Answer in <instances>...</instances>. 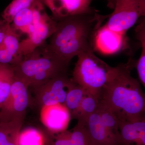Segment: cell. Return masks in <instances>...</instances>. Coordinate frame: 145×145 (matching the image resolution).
<instances>
[{
	"label": "cell",
	"mask_w": 145,
	"mask_h": 145,
	"mask_svg": "<svg viewBox=\"0 0 145 145\" xmlns=\"http://www.w3.org/2000/svg\"><path fill=\"white\" fill-rule=\"evenodd\" d=\"M107 18L94 10L57 21L49 44L45 48L50 54L69 65L73 57L93 49L90 39Z\"/></svg>",
	"instance_id": "6da1fadb"
},
{
	"label": "cell",
	"mask_w": 145,
	"mask_h": 145,
	"mask_svg": "<svg viewBox=\"0 0 145 145\" xmlns=\"http://www.w3.org/2000/svg\"><path fill=\"white\" fill-rule=\"evenodd\" d=\"M135 62L131 59L117 67L116 74L105 86L99 99L117 117L119 122L145 119V96L140 82L131 75Z\"/></svg>",
	"instance_id": "7a4b0ae2"
},
{
	"label": "cell",
	"mask_w": 145,
	"mask_h": 145,
	"mask_svg": "<svg viewBox=\"0 0 145 145\" xmlns=\"http://www.w3.org/2000/svg\"><path fill=\"white\" fill-rule=\"evenodd\" d=\"M39 47L13 66L15 77L32 88L62 72L69 65Z\"/></svg>",
	"instance_id": "3957f363"
},
{
	"label": "cell",
	"mask_w": 145,
	"mask_h": 145,
	"mask_svg": "<svg viewBox=\"0 0 145 145\" xmlns=\"http://www.w3.org/2000/svg\"><path fill=\"white\" fill-rule=\"evenodd\" d=\"M72 74V80L88 93L99 98L105 86L117 72V67H112L94 54L93 49L78 56Z\"/></svg>",
	"instance_id": "277c9868"
},
{
	"label": "cell",
	"mask_w": 145,
	"mask_h": 145,
	"mask_svg": "<svg viewBox=\"0 0 145 145\" xmlns=\"http://www.w3.org/2000/svg\"><path fill=\"white\" fill-rule=\"evenodd\" d=\"M114 11L105 25L112 31L126 34L139 19L145 16V0H115Z\"/></svg>",
	"instance_id": "5b68a950"
},
{
	"label": "cell",
	"mask_w": 145,
	"mask_h": 145,
	"mask_svg": "<svg viewBox=\"0 0 145 145\" xmlns=\"http://www.w3.org/2000/svg\"><path fill=\"white\" fill-rule=\"evenodd\" d=\"M67 72H62L31 88L36 103L40 108L55 105H64L67 96L74 85Z\"/></svg>",
	"instance_id": "8992f818"
},
{
	"label": "cell",
	"mask_w": 145,
	"mask_h": 145,
	"mask_svg": "<svg viewBox=\"0 0 145 145\" xmlns=\"http://www.w3.org/2000/svg\"><path fill=\"white\" fill-rule=\"evenodd\" d=\"M29 89L24 83L14 77L9 95L0 110V122L24 120L30 102Z\"/></svg>",
	"instance_id": "52a82bcc"
},
{
	"label": "cell",
	"mask_w": 145,
	"mask_h": 145,
	"mask_svg": "<svg viewBox=\"0 0 145 145\" xmlns=\"http://www.w3.org/2000/svg\"><path fill=\"white\" fill-rule=\"evenodd\" d=\"M57 23L45 11L38 20L33 22L34 30L33 33L20 42V55L25 57L42 46L46 39L52 36L55 31Z\"/></svg>",
	"instance_id": "ba28073f"
},
{
	"label": "cell",
	"mask_w": 145,
	"mask_h": 145,
	"mask_svg": "<svg viewBox=\"0 0 145 145\" xmlns=\"http://www.w3.org/2000/svg\"><path fill=\"white\" fill-rule=\"evenodd\" d=\"M92 39L94 48L104 54H116L127 48L126 34L112 31L105 25L94 31Z\"/></svg>",
	"instance_id": "9c48e42d"
},
{
	"label": "cell",
	"mask_w": 145,
	"mask_h": 145,
	"mask_svg": "<svg viewBox=\"0 0 145 145\" xmlns=\"http://www.w3.org/2000/svg\"><path fill=\"white\" fill-rule=\"evenodd\" d=\"M92 0H41L52 12L53 18L59 21L70 16L91 13Z\"/></svg>",
	"instance_id": "30bf717a"
},
{
	"label": "cell",
	"mask_w": 145,
	"mask_h": 145,
	"mask_svg": "<svg viewBox=\"0 0 145 145\" xmlns=\"http://www.w3.org/2000/svg\"><path fill=\"white\" fill-rule=\"evenodd\" d=\"M71 115L64 105H55L41 108L40 118L47 131L52 134L66 130Z\"/></svg>",
	"instance_id": "8fae6325"
},
{
	"label": "cell",
	"mask_w": 145,
	"mask_h": 145,
	"mask_svg": "<svg viewBox=\"0 0 145 145\" xmlns=\"http://www.w3.org/2000/svg\"><path fill=\"white\" fill-rule=\"evenodd\" d=\"M120 140L116 145H145V119L119 122Z\"/></svg>",
	"instance_id": "7c38bea8"
},
{
	"label": "cell",
	"mask_w": 145,
	"mask_h": 145,
	"mask_svg": "<svg viewBox=\"0 0 145 145\" xmlns=\"http://www.w3.org/2000/svg\"><path fill=\"white\" fill-rule=\"evenodd\" d=\"M92 145H115L105 128L97 111L85 122Z\"/></svg>",
	"instance_id": "4fadbf2b"
},
{
	"label": "cell",
	"mask_w": 145,
	"mask_h": 145,
	"mask_svg": "<svg viewBox=\"0 0 145 145\" xmlns=\"http://www.w3.org/2000/svg\"><path fill=\"white\" fill-rule=\"evenodd\" d=\"M52 134L34 127L21 129L18 138V145H50Z\"/></svg>",
	"instance_id": "5bb4252c"
},
{
	"label": "cell",
	"mask_w": 145,
	"mask_h": 145,
	"mask_svg": "<svg viewBox=\"0 0 145 145\" xmlns=\"http://www.w3.org/2000/svg\"><path fill=\"white\" fill-rule=\"evenodd\" d=\"M32 5L16 14L10 24V28L19 37L23 34H27L28 36L34 31V10Z\"/></svg>",
	"instance_id": "9a60e30c"
},
{
	"label": "cell",
	"mask_w": 145,
	"mask_h": 145,
	"mask_svg": "<svg viewBox=\"0 0 145 145\" xmlns=\"http://www.w3.org/2000/svg\"><path fill=\"white\" fill-rule=\"evenodd\" d=\"M96 111L110 137L114 142L115 145H117L120 140L119 121L117 117L111 110L100 100L99 106Z\"/></svg>",
	"instance_id": "2e32d148"
},
{
	"label": "cell",
	"mask_w": 145,
	"mask_h": 145,
	"mask_svg": "<svg viewBox=\"0 0 145 145\" xmlns=\"http://www.w3.org/2000/svg\"><path fill=\"white\" fill-rule=\"evenodd\" d=\"M24 121L0 122V145H18V136Z\"/></svg>",
	"instance_id": "e0dca14e"
},
{
	"label": "cell",
	"mask_w": 145,
	"mask_h": 145,
	"mask_svg": "<svg viewBox=\"0 0 145 145\" xmlns=\"http://www.w3.org/2000/svg\"><path fill=\"white\" fill-rule=\"evenodd\" d=\"M14 77L12 65L0 63V110L9 95Z\"/></svg>",
	"instance_id": "ac0fdd59"
},
{
	"label": "cell",
	"mask_w": 145,
	"mask_h": 145,
	"mask_svg": "<svg viewBox=\"0 0 145 145\" xmlns=\"http://www.w3.org/2000/svg\"><path fill=\"white\" fill-rule=\"evenodd\" d=\"M141 23L135 28L137 39L140 41L142 51L140 58L135 63L140 82L145 87V17L142 18Z\"/></svg>",
	"instance_id": "d6986e66"
},
{
	"label": "cell",
	"mask_w": 145,
	"mask_h": 145,
	"mask_svg": "<svg viewBox=\"0 0 145 145\" xmlns=\"http://www.w3.org/2000/svg\"><path fill=\"white\" fill-rule=\"evenodd\" d=\"M87 93L84 89L75 83L68 93L64 105L72 119H74L82 100Z\"/></svg>",
	"instance_id": "ffe728a7"
},
{
	"label": "cell",
	"mask_w": 145,
	"mask_h": 145,
	"mask_svg": "<svg viewBox=\"0 0 145 145\" xmlns=\"http://www.w3.org/2000/svg\"><path fill=\"white\" fill-rule=\"evenodd\" d=\"M99 103V98L87 93L82 100L74 119L85 122L89 116L97 110Z\"/></svg>",
	"instance_id": "44dd1931"
},
{
	"label": "cell",
	"mask_w": 145,
	"mask_h": 145,
	"mask_svg": "<svg viewBox=\"0 0 145 145\" xmlns=\"http://www.w3.org/2000/svg\"><path fill=\"white\" fill-rule=\"evenodd\" d=\"M37 0H13L2 13L1 17L10 24L13 18L19 12L30 7Z\"/></svg>",
	"instance_id": "7402d4cb"
},
{
	"label": "cell",
	"mask_w": 145,
	"mask_h": 145,
	"mask_svg": "<svg viewBox=\"0 0 145 145\" xmlns=\"http://www.w3.org/2000/svg\"><path fill=\"white\" fill-rule=\"evenodd\" d=\"M70 138L72 145H92L88 131L84 122L78 121L70 131Z\"/></svg>",
	"instance_id": "603a6c76"
},
{
	"label": "cell",
	"mask_w": 145,
	"mask_h": 145,
	"mask_svg": "<svg viewBox=\"0 0 145 145\" xmlns=\"http://www.w3.org/2000/svg\"><path fill=\"white\" fill-rule=\"evenodd\" d=\"M50 145H72L70 140V131L66 130L57 134H52V140Z\"/></svg>",
	"instance_id": "cb8c5ba5"
},
{
	"label": "cell",
	"mask_w": 145,
	"mask_h": 145,
	"mask_svg": "<svg viewBox=\"0 0 145 145\" xmlns=\"http://www.w3.org/2000/svg\"><path fill=\"white\" fill-rule=\"evenodd\" d=\"M10 24L0 17V44L3 42Z\"/></svg>",
	"instance_id": "d4e9b609"
},
{
	"label": "cell",
	"mask_w": 145,
	"mask_h": 145,
	"mask_svg": "<svg viewBox=\"0 0 145 145\" xmlns=\"http://www.w3.org/2000/svg\"><path fill=\"white\" fill-rule=\"evenodd\" d=\"M107 3L108 7L111 9H113L115 4V0H106Z\"/></svg>",
	"instance_id": "484cf974"
}]
</instances>
